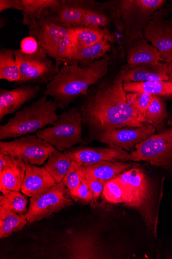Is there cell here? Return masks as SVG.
<instances>
[{
	"mask_svg": "<svg viewBox=\"0 0 172 259\" xmlns=\"http://www.w3.org/2000/svg\"><path fill=\"white\" fill-rule=\"evenodd\" d=\"M7 161V155L3 153H0V172L2 171L6 165Z\"/></svg>",
	"mask_w": 172,
	"mask_h": 259,
	"instance_id": "obj_41",
	"label": "cell"
},
{
	"mask_svg": "<svg viewBox=\"0 0 172 259\" xmlns=\"http://www.w3.org/2000/svg\"><path fill=\"white\" fill-rule=\"evenodd\" d=\"M112 19L110 11V2L100 3L87 0L83 27H96L108 29Z\"/></svg>",
	"mask_w": 172,
	"mask_h": 259,
	"instance_id": "obj_23",
	"label": "cell"
},
{
	"mask_svg": "<svg viewBox=\"0 0 172 259\" xmlns=\"http://www.w3.org/2000/svg\"><path fill=\"white\" fill-rule=\"evenodd\" d=\"M167 117L166 105L163 99L161 97L152 95L146 112V123L151 125L160 133L164 131Z\"/></svg>",
	"mask_w": 172,
	"mask_h": 259,
	"instance_id": "obj_29",
	"label": "cell"
},
{
	"mask_svg": "<svg viewBox=\"0 0 172 259\" xmlns=\"http://www.w3.org/2000/svg\"><path fill=\"white\" fill-rule=\"evenodd\" d=\"M6 155V165L0 172V191L3 194L8 192L20 191L26 170L25 162L21 159Z\"/></svg>",
	"mask_w": 172,
	"mask_h": 259,
	"instance_id": "obj_19",
	"label": "cell"
},
{
	"mask_svg": "<svg viewBox=\"0 0 172 259\" xmlns=\"http://www.w3.org/2000/svg\"><path fill=\"white\" fill-rule=\"evenodd\" d=\"M40 47L41 46L36 38L29 36L21 40L19 49L24 53L30 54L37 52Z\"/></svg>",
	"mask_w": 172,
	"mask_h": 259,
	"instance_id": "obj_38",
	"label": "cell"
},
{
	"mask_svg": "<svg viewBox=\"0 0 172 259\" xmlns=\"http://www.w3.org/2000/svg\"><path fill=\"white\" fill-rule=\"evenodd\" d=\"M85 179L83 166L72 161L70 168L62 182L70 195L77 189Z\"/></svg>",
	"mask_w": 172,
	"mask_h": 259,
	"instance_id": "obj_36",
	"label": "cell"
},
{
	"mask_svg": "<svg viewBox=\"0 0 172 259\" xmlns=\"http://www.w3.org/2000/svg\"><path fill=\"white\" fill-rule=\"evenodd\" d=\"M86 181L92 193L94 201L96 202L103 193L106 183L92 179H86Z\"/></svg>",
	"mask_w": 172,
	"mask_h": 259,
	"instance_id": "obj_39",
	"label": "cell"
},
{
	"mask_svg": "<svg viewBox=\"0 0 172 259\" xmlns=\"http://www.w3.org/2000/svg\"><path fill=\"white\" fill-rule=\"evenodd\" d=\"M28 28L29 36L34 37L38 42L68 35V29L46 18L37 20Z\"/></svg>",
	"mask_w": 172,
	"mask_h": 259,
	"instance_id": "obj_27",
	"label": "cell"
},
{
	"mask_svg": "<svg viewBox=\"0 0 172 259\" xmlns=\"http://www.w3.org/2000/svg\"><path fill=\"white\" fill-rule=\"evenodd\" d=\"M19 192H8L0 197V206L21 216H27L28 201Z\"/></svg>",
	"mask_w": 172,
	"mask_h": 259,
	"instance_id": "obj_33",
	"label": "cell"
},
{
	"mask_svg": "<svg viewBox=\"0 0 172 259\" xmlns=\"http://www.w3.org/2000/svg\"><path fill=\"white\" fill-rule=\"evenodd\" d=\"M170 5L156 12L144 31V38L158 51L163 61L172 62V18Z\"/></svg>",
	"mask_w": 172,
	"mask_h": 259,
	"instance_id": "obj_11",
	"label": "cell"
},
{
	"mask_svg": "<svg viewBox=\"0 0 172 259\" xmlns=\"http://www.w3.org/2000/svg\"><path fill=\"white\" fill-rule=\"evenodd\" d=\"M126 60V65L131 68L157 64L163 61L157 49L144 38L128 47Z\"/></svg>",
	"mask_w": 172,
	"mask_h": 259,
	"instance_id": "obj_20",
	"label": "cell"
},
{
	"mask_svg": "<svg viewBox=\"0 0 172 259\" xmlns=\"http://www.w3.org/2000/svg\"><path fill=\"white\" fill-rule=\"evenodd\" d=\"M87 0H61L60 5L49 11L45 18L67 29L83 27Z\"/></svg>",
	"mask_w": 172,
	"mask_h": 259,
	"instance_id": "obj_16",
	"label": "cell"
},
{
	"mask_svg": "<svg viewBox=\"0 0 172 259\" xmlns=\"http://www.w3.org/2000/svg\"><path fill=\"white\" fill-rule=\"evenodd\" d=\"M126 93L144 92L161 97H172V74L166 81L146 82H124Z\"/></svg>",
	"mask_w": 172,
	"mask_h": 259,
	"instance_id": "obj_28",
	"label": "cell"
},
{
	"mask_svg": "<svg viewBox=\"0 0 172 259\" xmlns=\"http://www.w3.org/2000/svg\"><path fill=\"white\" fill-rule=\"evenodd\" d=\"M133 168L132 163L126 162L103 161L83 166L85 179L107 182Z\"/></svg>",
	"mask_w": 172,
	"mask_h": 259,
	"instance_id": "obj_22",
	"label": "cell"
},
{
	"mask_svg": "<svg viewBox=\"0 0 172 259\" xmlns=\"http://www.w3.org/2000/svg\"><path fill=\"white\" fill-rule=\"evenodd\" d=\"M110 61L107 54L87 65H65L46 85L44 95L53 98L59 108H67L80 96H86L91 87L107 75Z\"/></svg>",
	"mask_w": 172,
	"mask_h": 259,
	"instance_id": "obj_2",
	"label": "cell"
},
{
	"mask_svg": "<svg viewBox=\"0 0 172 259\" xmlns=\"http://www.w3.org/2000/svg\"><path fill=\"white\" fill-rule=\"evenodd\" d=\"M83 119L79 109L72 107L59 115L52 126L37 132L35 134L60 151L69 150L82 143Z\"/></svg>",
	"mask_w": 172,
	"mask_h": 259,
	"instance_id": "obj_6",
	"label": "cell"
},
{
	"mask_svg": "<svg viewBox=\"0 0 172 259\" xmlns=\"http://www.w3.org/2000/svg\"><path fill=\"white\" fill-rule=\"evenodd\" d=\"M41 88L39 84L21 85L11 90L0 89V120L14 114L34 99Z\"/></svg>",
	"mask_w": 172,
	"mask_h": 259,
	"instance_id": "obj_15",
	"label": "cell"
},
{
	"mask_svg": "<svg viewBox=\"0 0 172 259\" xmlns=\"http://www.w3.org/2000/svg\"><path fill=\"white\" fill-rule=\"evenodd\" d=\"M39 44L47 55L55 60L59 67L77 51L68 35L39 41Z\"/></svg>",
	"mask_w": 172,
	"mask_h": 259,
	"instance_id": "obj_24",
	"label": "cell"
},
{
	"mask_svg": "<svg viewBox=\"0 0 172 259\" xmlns=\"http://www.w3.org/2000/svg\"><path fill=\"white\" fill-rule=\"evenodd\" d=\"M171 63L172 64V62H171Z\"/></svg>",
	"mask_w": 172,
	"mask_h": 259,
	"instance_id": "obj_43",
	"label": "cell"
},
{
	"mask_svg": "<svg viewBox=\"0 0 172 259\" xmlns=\"http://www.w3.org/2000/svg\"><path fill=\"white\" fill-rule=\"evenodd\" d=\"M103 195L108 202L112 204H124L127 199L125 188L116 178L106 182Z\"/></svg>",
	"mask_w": 172,
	"mask_h": 259,
	"instance_id": "obj_35",
	"label": "cell"
},
{
	"mask_svg": "<svg viewBox=\"0 0 172 259\" xmlns=\"http://www.w3.org/2000/svg\"><path fill=\"white\" fill-rule=\"evenodd\" d=\"M116 178L126 192L124 204L138 211L146 226L157 236L158 207L155 192L148 176L142 169L134 167Z\"/></svg>",
	"mask_w": 172,
	"mask_h": 259,
	"instance_id": "obj_3",
	"label": "cell"
},
{
	"mask_svg": "<svg viewBox=\"0 0 172 259\" xmlns=\"http://www.w3.org/2000/svg\"><path fill=\"white\" fill-rule=\"evenodd\" d=\"M112 44L106 39L93 46L79 50L67 59L65 65H87L100 59L111 52Z\"/></svg>",
	"mask_w": 172,
	"mask_h": 259,
	"instance_id": "obj_26",
	"label": "cell"
},
{
	"mask_svg": "<svg viewBox=\"0 0 172 259\" xmlns=\"http://www.w3.org/2000/svg\"><path fill=\"white\" fill-rule=\"evenodd\" d=\"M9 9H14L23 12L24 6L22 0H0V12Z\"/></svg>",
	"mask_w": 172,
	"mask_h": 259,
	"instance_id": "obj_40",
	"label": "cell"
},
{
	"mask_svg": "<svg viewBox=\"0 0 172 259\" xmlns=\"http://www.w3.org/2000/svg\"><path fill=\"white\" fill-rule=\"evenodd\" d=\"M155 132V129L147 124L139 127H125L102 132L95 135L92 139L132 152L137 145Z\"/></svg>",
	"mask_w": 172,
	"mask_h": 259,
	"instance_id": "obj_12",
	"label": "cell"
},
{
	"mask_svg": "<svg viewBox=\"0 0 172 259\" xmlns=\"http://www.w3.org/2000/svg\"><path fill=\"white\" fill-rule=\"evenodd\" d=\"M59 108L55 101L42 96L16 112L7 123L0 126V139L17 138L53 125L59 117Z\"/></svg>",
	"mask_w": 172,
	"mask_h": 259,
	"instance_id": "obj_4",
	"label": "cell"
},
{
	"mask_svg": "<svg viewBox=\"0 0 172 259\" xmlns=\"http://www.w3.org/2000/svg\"><path fill=\"white\" fill-rule=\"evenodd\" d=\"M118 8L123 27L122 37L128 47L144 38L153 15L163 8L165 0H119Z\"/></svg>",
	"mask_w": 172,
	"mask_h": 259,
	"instance_id": "obj_5",
	"label": "cell"
},
{
	"mask_svg": "<svg viewBox=\"0 0 172 259\" xmlns=\"http://www.w3.org/2000/svg\"><path fill=\"white\" fill-rule=\"evenodd\" d=\"M20 80L17 84L47 85L60 72L59 67L48 58L41 46L33 54H26L19 49H14Z\"/></svg>",
	"mask_w": 172,
	"mask_h": 259,
	"instance_id": "obj_7",
	"label": "cell"
},
{
	"mask_svg": "<svg viewBox=\"0 0 172 259\" xmlns=\"http://www.w3.org/2000/svg\"><path fill=\"white\" fill-rule=\"evenodd\" d=\"M131 160L146 161L151 165L168 168L172 165V128L154 134L137 145Z\"/></svg>",
	"mask_w": 172,
	"mask_h": 259,
	"instance_id": "obj_8",
	"label": "cell"
},
{
	"mask_svg": "<svg viewBox=\"0 0 172 259\" xmlns=\"http://www.w3.org/2000/svg\"><path fill=\"white\" fill-rule=\"evenodd\" d=\"M25 163V177L20 190L22 194L32 198L45 192L57 183L44 167H39L29 162Z\"/></svg>",
	"mask_w": 172,
	"mask_h": 259,
	"instance_id": "obj_17",
	"label": "cell"
},
{
	"mask_svg": "<svg viewBox=\"0 0 172 259\" xmlns=\"http://www.w3.org/2000/svg\"><path fill=\"white\" fill-rule=\"evenodd\" d=\"M71 160L61 151H54L49 156L44 167L50 173L56 183L62 182L69 171Z\"/></svg>",
	"mask_w": 172,
	"mask_h": 259,
	"instance_id": "obj_32",
	"label": "cell"
},
{
	"mask_svg": "<svg viewBox=\"0 0 172 259\" xmlns=\"http://www.w3.org/2000/svg\"><path fill=\"white\" fill-rule=\"evenodd\" d=\"M66 252L69 258H102L104 251L93 235L79 233L73 235L68 242Z\"/></svg>",
	"mask_w": 172,
	"mask_h": 259,
	"instance_id": "obj_18",
	"label": "cell"
},
{
	"mask_svg": "<svg viewBox=\"0 0 172 259\" xmlns=\"http://www.w3.org/2000/svg\"><path fill=\"white\" fill-rule=\"evenodd\" d=\"M126 94L124 82L117 75L89 90L79 109L83 125L88 127L92 139L102 132L144 125L128 102Z\"/></svg>",
	"mask_w": 172,
	"mask_h": 259,
	"instance_id": "obj_1",
	"label": "cell"
},
{
	"mask_svg": "<svg viewBox=\"0 0 172 259\" xmlns=\"http://www.w3.org/2000/svg\"><path fill=\"white\" fill-rule=\"evenodd\" d=\"M0 79L17 84L20 74L13 50L7 48L0 50Z\"/></svg>",
	"mask_w": 172,
	"mask_h": 259,
	"instance_id": "obj_31",
	"label": "cell"
},
{
	"mask_svg": "<svg viewBox=\"0 0 172 259\" xmlns=\"http://www.w3.org/2000/svg\"><path fill=\"white\" fill-rule=\"evenodd\" d=\"M27 216H21L0 206V238L21 231L27 224Z\"/></svg>",
	"mask_w": 172,
	"mask_h": 259,
	"instance_id": "obj_30",
	"label": "cell"
},
{
	"mask_svg": "<svg viewBox=\"0 0 172 259\" xmlns=\"http://www.w3.org/2000/svg\"><path fill=\"white\" fill-rule=\"evenodd\" d=\"M56 149L36 135H27L10 141L0 142V153L41 166Z\"/></svg>",
	"mask_w": 172,
	"mask_h": 259,
	"instance_id": "obj_9",
	"label": "cell"
},
{
	"mask_svg": "<svg viewBox=\"0 0 172 259\" xmlns=\"http://www.w3.org/2000/svg\"><path fill=\"white\" fill-rule=\"evenodd\" d=\"M171 74L172 64L160 62L133 68L125 65L117 75L124 83L166 81Z\"/></svg>",
	"mask_w": 172,
	"mask_h": 259,
	"instance_id": "obj_14",
	"label": "cell"
},
{
	"mask_svg": "<svg viewBox=\"0 0 172 259\" xmlns=\"http://www.w3.org/2000/svg\"><path fill=\"white\" fill-rule=\"evenodd\" d=\"M7 18H3L4 21L1 20V23H0V28H2L3 27L6 25L7 22Z\"/></svg>",
	"mask_w": 172,
	"mask_h": 259,
	"instance_id": "obj_42",
	"label": "cell"
},
{
	"mask_svg": "<svg viewBox=\"0 0 172 259\" xmlns=\"http://www.w3.org/2000/svg\"><path fill=\"white\" fill-rule=\"evenodd\" d=\"M67 191L62 181L45 192L31 198L27 217L28 224L50 217L65 208L74 205L75 203L65 195Z\"/></svg>",
	"mask_w": 172,
	"mask_h": 259,
	"instance_id": "obj_10",
	"label": "cell"
},
{
	"mask_svg": "<svg viewBox=\"0 0 172 259\" xmlns=\"http://www.w3.org/2000/svg\"><path fill=\"white\" fill-rule=\"evenodd\" d=\"M76 201H82L86 203H94L92 193L89 188L86 179L84 180L77 189L70 195Z\"/></svg>",
	"mask_w": 172,
	"mask_h": 259,
	"instance_id": "obj_37",
	"label": "cell"
},
{
	"mask_svg": "<svg viewBox=\"0 0 172 259\" xmlns=\"http://www.w3.org/2000/svg\"><path fill=\"white\" fill-rule=\"evenodd\" d=\"M64 153L71 161L82 166L103 161L126 162L131 160V153L114 145H108L106 148L82 146L72 148Z\"/></svg>",
	"mask_w": 172,
	"mask_h": 259,
	"instance_id": "obj_13",
	"label": "cell"
},
{
	"mask_svg": "<svg viewBox=\"0 0 172 259\" xmlns=\"http://www.w3.org/2000/svg\"><path fill=\"white\" fill-rule=\"evenodd\" d=\"M68 36L77 50L87 48L106 39L112 44L117 42L115 36L109 29L94 26L80 27L68 29Z\"/></svg>",
	"mask_w": 172,
	"mask_h": 259,
	"instance_id": "obj_21",
	"label": "cell"
},
{
	"mask_svg": "<svg viewBox=\"0 0 172 259\" xmlns=\"http://www.w3.org/2000/svg\"><path fill=\"white\" fill-rule=\"evenodd\" d=\"M127 101L139 117L142 123H146V115L152 94L144 92L127 93Z\"/></svg>",
	"mask_w": 172,
	"mask_h": 259,
	"instance_id": "obj_34",
	"label": "cell"
},
{
	"mask_svg": "<svg viewBox=\"0 0 172 259\" xmlns=\"http://www.w3.org/2000/svg\"><path fill=\"white\" fill-rule=\"evenodd\" d=\"M24 10L22 12V25L28 28L37 20L45 18L49 11L57 8L61 0H22Z\"/></svg>",
	"mask_w": 172,
	"mask_h": 259,
	"instance_id": "obj_25",
	"label": "cell"
}]
</instances>
